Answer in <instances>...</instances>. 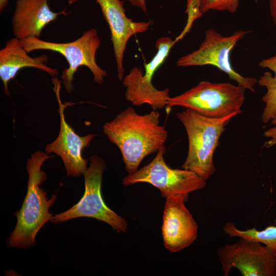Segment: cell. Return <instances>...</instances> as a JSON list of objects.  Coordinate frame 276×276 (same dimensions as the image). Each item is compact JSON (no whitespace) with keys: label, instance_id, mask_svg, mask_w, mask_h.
Returning <instances> with one entry per match:
<instances>
[{"label":"cell","instance_id":"9a60e30c","mask_svg":"<svg viewBox=\"0 0 276 276\" xmlns=\"http://www.w3.org/2000/svg\"><path fill=\"white\" fill-rule=\"evenodd\" d=\"M47 55L31 57L22 47L20 40L12 38L8 40L0 50V78L4 84V91L9 96L8 83L23 68L33 67L45 72L52 77L58 75V71L49 66Z\"/></svg>","mask_w":276,"mask_h":276},{"label":"cell","instance_id":"ac0fdd59","mask_svg":"<svg viewBox=\"0 0 276 276\" xmlns=\"http://www.w3.org/2000/svg\"><path fill=\"white\" fill-rule=\"evenodd\" d=\"M201 11L204 13L210 10L227 11L234 13L238 10L239 0H200Z\"/></svg>","mask_w":276,"mask_h":276},{"label":"cell","instance_id":"7a4b0ae2","mask_svg":"<svg viewBox=\"0 0 276 276\" xmlns=\"http://www.w3.org/2000/svg\"><path fill=\"white\" fill-rule=\"evenodd\" d=\"M53 156L41 151L33 153L28 159L26 169L29 179L27 192L19 211L15 213L16 225L7 239V245L27 249L36 245L35 237L44 224L51 221L49 212L57 195L48 199L47 192L40 185L46 179V174L41 168L43 163Z\"/></svg>","mask_w":276,"mask_h":276},{"label":"cell","instance_id":"d6986e66","mask_svg":"<svg viewBox=\"0 0 276 276\" xmlns=\"http://www.w3.org/2000/svg\"><path fill=\"white\" fill-rule=\"evenodd\" d=\"M185 13L188 16L187 24L181 33L175 39L176 42L183 38L190 31L194 22L202 15L200 0H187Z\"/></svg>","mask_w":276,"mask_h":276},{"label":"cell","instance_id":"ffe728a7","mask_svg":"<svg viewBox=\"0 0 276 276\" xmlns=\"http://www.w3.org/2000/svg\"><path fill=\"white\" fill-rule=\"evenodd\" d=\"M270 122V124L274 126L267 129L264 134L265 136L270 138L269 140L265 143L264 146L266 148L276 145V116Z\"/></svg>","mask_w":276,"mask_h":276},{"label":"cell","instance_id":"603a6c76","mask_svg":"<svg viewBox=\"0 0 276 276\" xmlns=\"http://www.w3.org/2000/svg\"><path fill=\"white\" fill-rule=\"evenodd\" d=\"M133 6L141 9L147 13L146 0H128Z\"/></svg>","mask_w":276,"mask_h":276},{"label":"cell","instance_id":"44dd1931","mask_svg":"<svg viewBox=\"0 0 276 276\" xmlns=\"http://www.w3.org/2000/svg\"><path fill=\"white\" fill-rule=\"evenodd\" d=\"M259 65L264 68H268L276 75V54L269 58L262 60Z\"/></svg>","mask_w":276,"mask_h":276},{"label":"cell","instance_id":"4fadbf2b","mask_svg":"<svg viewBox=\"0 0 276 276\" xmlns=\"http://www.w3.org/2000/svg\"><path fill=\"white\" fill-rule=\"evenodd\" d=\"M96 1L99 5L110 30L118 77L121 80L124 77L123 61L128 41L132 36L146 31L150 24L144 21H133L127 17L123 3L120 0Z\"/></svg>","mask_w":276,"mask_h":276},{"label":"cell","instance_id":"8fae6325","mask_svg":"<svg viewBox=\"0 0 276 276\" xmlns=\"http://www.w3.org/2000/svg\"><path fill=\"white\" fill-rule=\"evenodd\" d=\"M52 80L58 104L60 127L57 138L46 145L44 151L48 154L54 153L61 158L67 176H80L83 175L87 168L88 160L82 157V152L89 145L96 134L80 136L67 123L64 116L65 105L61 102L60 97L61 81L57 77H52Z\"/></svg>","mask_w":276,"mask_h":276},{"label":"cell","instance_id":"277c9868","mask_svg":"<svg viewBox=\"0 0 276 276\" xmlns=\"http://www.w3.org/2000/svg\"><path fill=\"white\" fill-rule=\"evenodd\" d=\"M22 47L28 53L35 50H49L61 54L66 59L68 67L62 72L61 82L66 92L74 90V74L81 66L88 68L94 76V81L100 85L108 75L106 71L97 63L96 56L101 41L97 31L90 29L83 32L81 37L70 42L58 43L30 37L20 40Z\"/></svg>","mask_w":276,"mask_h":276},{"label":"cell","instance_id":"d4e9b609","mask_svg":"<svg viewBox=\"0 0 276 276\" xmlns=\"http://www.w3.org/2000/svg\"><path fill=\"white\" fill-rule=\"evenodd\" d=\"M79 0H67L69 5L73 4L75 3L78 2Z\"/></svg>","mask_w":276,"mask_h":276},{"label":"cell","instance_id":"7c38bea8","mask_svg":"<svg viewBox=\"0 0 276 276\" xmlns=\"http://www.w3.org/2000/svg\"><path fill=\"white\" fill-rule=\"evenodd\" d=\"M186 201L181 195L166 198L162 234L164 246L171 252L188 247L197 236L198 225L186 207Z\"/></svg>","mask_w":276,"mask_h":276},{"label":"cell","instance_id":"30bf717a","mask_svg":"<svg viewBox=\"0 0 276 276\" xmlns=\"http://www.w3.org/2000/svg\"><path fill=\"white\" fill-rule=\"evenodd\" d=\"M217 255L224 276L233 268L243 276H276V252L260 242L240 238L219 248Z\"/></svg>","mask_w":276,"mask_h":276},{"label":"cell","instance_id":"cb8c5ba5","mask_svg":"<svg viewBox=\"0 0 276 276\" xmlns=\"http://www.w3.org/2000/svg\"><path fill=\"white\" fill-rule=\"evenodd\" d=\"M9 0H0V11H3L8 6Z\"/></svg>","mask_w":276,"mask_h":276},{"label":"cell","instance_id":"5b68a950","mask_svg":"<svg viewBox=\"0 0 276 276\" xmlns=\"http://www.w3.org/2000/svg\"><path fill=\"white\" fill-rule=\"evenodd\" d=\"M245 89L228 82L202 81L186 92L170 97L167 107L178 106L211 118L241 113Z\"/></svg>","mask_w":276,"mask_h":276},{"label":"cell","instance_id":"3957f363","mask_svg":"<svg viewBox=\"0 0 276 276\" xmlns=\"http://www.w3.org/2000/svg\"><path fill=\"white\" fill-rule=\"evenodd\" d=\"M188 136V151L182 169L192 171L206 180L216 171L214 152L225 127L235 114L221 118H211L191 109L176 113Z\"/></svg>","mask_w":276,"mask_h":276},{"label":"cell","instance_id":"5bb4252c","mask_svg":"<svg viewBox=\"0 0 276 276\" xmlns=\"http://www.w3.org/2000/svg\"><path fill=\"white\" fill-rule=\"evenodd\" d=\"M64 10L55 12L48 0H17L12 18L13 33L19 40L39 37L43 29L60 15H67Z\"/></svg>","mask_w":276,"mask_h":276},{"label":"cell","instance_id":"ba28073f","mask_svg":"<svg viewBox=\"0 0 276 276\" xmlns=\"http://www.w3.org/2000/svg\"><path fill=\"white\" fill-rule=\"evenodd\" d=\"M166 150L164 145L149 164L125 176L122 180L123 185L126 187L146 182L159 189L163 197L181 195L186 200L189 193L205 187L206 180L194 172L185 169H172L168 166L164 157Z\"/></svg>","mask_w":276,"mask_h":276},{"label":"cell","instance_id":"6da1fadb","mask_svg":"<svg viewBox=\"0 0 276 276\" xmlns=\"http://www.w3.org/2000/svg\"><path fill=\"white\" fill-rule=\"evenodd\" d=\"M156 110L141 115L129 107L103 125V132L120 149L129 174L134 173L143 159L165 145L168 132L160 125Z\"/></svg>","mask_w":276,"mask_h":276},{"label":"cell","instance_id":"9c48e42d","mask_svg":"<svg viewBox=\"0 0 276 276\" xmlns=\"http://www.w3.org/2000/svg\"><path fill=\"white\" fill-rule=\"evenodd\" d=\"M175 43V40L169 37L159 38L155 44L156 54L149 62L144 64L145 74L139 67H134L123 77V84L126 88L125 97L127 100L137 106L148 104L153 110L167 106L170 98L169 89H156L152 84V79Z\"/></svg>","mask_w":276,"mask_h":276},{"label":"cell","instance_id":"2e32d148","mask_svg":"<svg viewBox=\"0 0 276 276\" xmlns=\"http://www.w3.org/2000/svg\"><path fill=\"white\" fill-rule=\"evenodd\" d=\"M225 234L229 237H239L247 240L260 242L276 252V226L269 225L259 231L256 228L244 231L238 229L232 222L226 223L223 227Z\"/></svg>","mask_w":276,"mask_h":276},{"label":"cell","instance_id":"8992f818","mask_svg":"<svg viewBox=\"0 0 276 276\" xmlns=\"http://www.w3.org/2000/svg\"><path fill=\"white\" fill-rule=\"evenodd\" d=\"M84 173V193L80 200L66 211L53 216L51 222L57 224L80 217L93 218L109 224L118 233H125L127 223L105 204L101 194L102 175L106 168L105 160L94 155Z\"/></svg>","mask_w":276,"mask_h":276},{"label":"cell","instance_id":"7402d4cb","mask_svg":"<svg viewBox=\"0 0 276 276\" xmlns=\"http://www.w3.org/2000/svg\"><path fill=\"white\" fill-rule=\"evenodd\" d=\"M269 7L272 20L276 26V0H269Z\"/></svg>","mask_w":276,"mask_h":276},{"label":"cell","instance_id":"52a82bcc","mask_svg":"<svg viewBox=\"0 0 276 276\" xmlns=\"http://www.w3.org/2000/svg\"><path fill=\"white\" fill-rule=\"evenodd\" d=\"M250 32L241 30L229 36H223L213 29L207 30L204 40L198 49L180 57L176 65L179 67L208 65L216 66L239 86L255 93L257 78L242 76L234 69L230 62L231 51L238 42Z\"/></svg>","mask_w":276,"mask_h":276},{"label":"cell","instance_id":"e0dca14e","mask_svg":"<svg viewBox=\"0 0 276 276\" xmlns=\"http://www.w3.org/2000/svg\"><path fill=\"white\" fill-rule=\"evenodd\" d=\"M260 86L266 88V93L262 97L265 107L261 115L264 123H267L276 116V75L265 72L259 79Z\"/></svg>","mask_w":276,"mask_h":276}]
</instances>
